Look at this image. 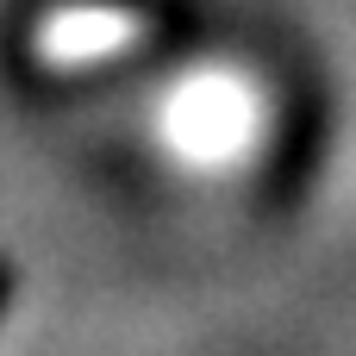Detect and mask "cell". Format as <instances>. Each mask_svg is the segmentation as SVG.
<instances>
[{
  "label": "cell",
  "instance_id": "cell-1",
  "mask_svg": "<svg viewBox=\"0 0 356 356\" xmlns=\"http://www.w3.org/2000/svg\"><path fill=\"white\" fill-rule=\"evenodd\" d=\"M257 131V94L232 69L188 75L169 100V138L188 150V163H232Z\"/></svg>",
  "mask_w": 356,
  "mask_h": 356
},
{
  "label": "cell",
  "instance_id": "cell-2",
  "mask_svg": "<svg viewBox=\"0 0 356 356\" xmlns=\"http://www.w3.org/2000/svg\"><path fill=\"white\" fill-rule=\"evenodd\" d=\"M150 31L144 13L131 6H113V0H69L56 13L38 19L31 31V50L38 63H56V69H88V63H113L125 44H138Z\"/></svg>",
  "mask_w": 356,
  "mask_h": 356
}]
</instances>
